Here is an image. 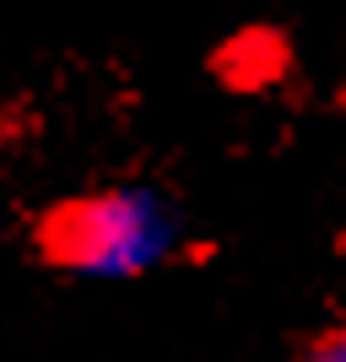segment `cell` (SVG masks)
I'll use <instances>...</instances> for the list:
<instances>
[{"label":"cell","mask_w":346,"mask_h":362,"mask_svg":"<svg viewBox=\"0 0 346 362\" xmlns=\"http://www.w3.org/2000/svg\"><path fill=\"white\" fill-rule=\"evenodd\" d=\"M33 255L71 281H141L190 249V216L163 184L120 179L76 189L33 216Z\"/></svg>","instance_id":"obj_1"},{"label":"cell","mask_w":346,"mask_h":362,"mask_svg":"<svg viewBox=\"0 0 346 362\" xmlns=\"http://www.w3.org/2000/svg\"><path fill=\"white\" fill-rule=\"evenodd\" d=\"M292 362H346V319L319 325V330L298 346V357H292Z\"/></svg>","instance_id":"obj_2"},{"label":"cell","mask_w":346,"mask_h":362,"mask_svg":"<svg viewBox=\"0 0 346 362\" xmlns=\"http://www.w3.org/2000/svg\"><path fill=\"white\" fill-rule=\"evenodd\" d=\"M11 130H16V124H11V108L0 103V157H6V146H11Z\"/></svg>","instance_id":"obj_3"}]
</instances>
